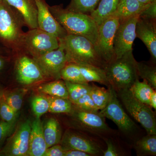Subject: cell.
<instances>
[{"label": "cell", "instance_id": "cell-1", "mask_svg": "<svg viewBox=\"0 0 156 156\" xmlns=\"http://www.w3.org/2000/svg\"><path fill=\"white\" fill-rule=\"evenodd\" d=\"M50 12L67 34L85 37L96 45L98 27L89 14L64 9L60 6L51 7Z\"/></svg>", "mask_w": 156, "mask_h": 156}, {"label": "cell", "instance_id": "cell-2", "mask_svg": "<svg viewBox=\"0 0 156 156\" xmlns=\"http://www.w3.org/2000/svg\"><path fill=\"white\" fill-rule=\"evenodd\" d=\"M103 69L110 86L117 92L130 89L139 79L137 62L133 55V50L106 63Z\"/></svg>", "mask_w": 156, "mask_h": 156}, {"label": "cell", "instance_id": "cell-3", "mask_svg": "<svg viewBox=\"0 0 156 156\" xmlns=\"http://www.w3.org/2000/svg\"><path fill=\"white\" fill-rule=\"evenodd\" d=\"M58 40L64 48L67 63L89 64L104 67L106 63L97 53L95 45L87 38L67 34Z\"/></svg>", "mask_w": 156, "mask_h": 156}, {"label": "cell", "instance_id": "cell-4", "mask_svg": "<svg viewBox=\"0 0 156 156\" xmlns=\"http://www.w3.org/2000/svg\"><path fill=\"white\" fill-rule=\"evenodd\" d=\"M127 111L144 128L148 134H156L155 115L151 107L137 100L129 89L117 92Z\"/></svg>", "mask_w": 156, "mask_h": 156}, {"label": "cell", "instance_id": "cell-5", "mask_svg": "<svg viewBox=\"0 0 156 156\" xmlns=\"http://www.w3.org/2000/svg\"><path fill=\"white\" fill-rule=\"evenodd\" d=\"M119 23V19L115 13L104 21L98 27L95 49L105 63L115 58L114 39Z\"/></svg>", "mask_w": 156, "mask_h": 156}, {"label": "cell", "instance_id": "cell-6", "mask_svg": "<svg viewBox=\"0 0 156 156\" xmlns=\"http://www.w3.org/2000/svg\"><path fill=\"white\" fill-rule=\"evenodd\" d=\"M21 39L23 46L34 57L56 50L59 45L57 37L38 28L31 30Z\"/></svg>", "mask_w": 156, "mask_h": 156}, {"label": "cell", "instance_id": "cell-7", "mask_svg": "<svg viewBox=\"0 0 156 156\" xmlns=\"http://www.w3.org/2000/svg\"><path fill=\"white\" fill-rule=\"evenodd\" d=\"M109 98L106 107L99 111V114L111 120L121 131L130 133L135 130L136 125L126 114L120 103L115 90L111 86L108 87Z\"/></svg>", "mask_w": 156, "mask_h": 156}, {"label": "cell", "instance_id": "cell-8", "mask_svg": "<svg viewBox=\"0 0 156 156\" xmlns=\"http://www.w3.org/2000/svg\"><path fill=\"white\" fill-rule=\"evenodd\" d=\"M139 14L119 20L114 39V49L115 58L133 50L132 46L136 38L135 27Z\"/></svg>", "mask_w": 156, "mask_h": 156}, {"label": "cell", "instance_id": "cell-9", "mask_svg": "<svg viewBox=\"0 0 156 156\" xmlns=\"http://www.w3.org/2000/svg\"><path fill=\"white\" fill-rule=\"evenodd\" d=\"M31 124L28 120L20 124L0 152L1 155L29 156Z\"/></svg>", "mask_w": 156, "mask_h": 156}, {"label": "cell", "instance_id": "cell-10", "mask_svg": "<svg viewBox=\"0 0 156 156\" xmlns=\"http://www.w3.org/2000/svg\"><path fill=\"white\" fill-rule=\"evenodd\" d=\"M45 76L56 80L61 79V72L67 63L64 48L61 44L56 50L41 56L34 57Z\"/></svg>", "mask_w": 156, "mask_h": 156}, {"label": "cell", "instance_id": "cell-11", "mask_svg": "<svg viewBox=\"0 0 156 156\" xmlns=\"http://www.w3.org/2000/svg\"><path fill=\"white\" fill-rule=\"evenodd\" d=\"M4 0H0V37L15 43L21 38L18 20L11 8Z\"/></svg>", "mask_w": 156, "mask_h": 156}, {"label": "cell", "instance_id": "cell-12", "mask_svg": "<svg viewBox=\"0 0 156 156\" xmlns=\"http://www.w3.org/2000/svg\"><path fill=\"white\" fill-rule=\"evenodd\" d=\"M15 73L17 82L29 86L43 80L45 76L34 59L24 56L17 59Z\"/></svg>", "mask_w": 156, "mask_h": 156}, {"label": "cell", "instance_id": "cell-13", "mask_svg": "<svg viewBox=\"0 0 156 156\" xmlns=\"http://www.w3.org/2000/svg\"><path fill=\"white\" fill-rule=\"evenodd\" d=\"M37 9L38 28L56 37L58 39L63 38L67 33L50 11L44 0H35Z\"/></svg>", "mask_w": 156, "mask_h": 156}, {"label": "cell", "instance_id": "cell-14", "mask_svg": "<svg viewBox=\"0 0 156 156\" xmlns=\"http://www.w3.org/2000/svg\"><path fill=\"white\" fill-rule=\"evenodd\" d=\"M76 109L73 108L70 113L73 114L85 131L98 135L110 132L111 129L107 125L104 117L99 112L85 111L76 108Z\"/></svg>", "mask_w": 156, "mask_h": 156}, {"label": "cell", "instance_id": "cell-15", "mask_svg": "<svg viewBox=\"0 0 156 156\" xmlns=\"http://www.w3.org/2000/svg\"><path fill=\"white\" fill-rule=\"evenodd\" d=\"M60 143L65 151H80L91 156L99 155L101 153L100 147L97 144L69 130L66 131Z\"/></svg>", "mask_w": 156, "mask_h": 156}, {"label": "cell", "instance_id": "cell-16", "mask_svg": "<svg viewBox=\"0 0 156 156\" xmlns=\"http://www.w3.org/2000/svg\"><path fill=\"white\" fill-rule=\"evenodd\" d=\"M136 37L145 45L154 61L156 59V20L139 17L135 27Z\"/></svg>", "mask_w": 156, "mask_h": 156}, {"label": "cell", "instance_id": "cell-17", "mask_svg": "<svg viewBox=\"0 0 156 156\" xmlns=\"http://www.w3.org/2000/svg\"><path fill=\"white\" fill-rule=\"evenodd\" d=\"M47 148L43 125L40 118H36L31 124L29 156H44Z\"/></svg>", "mask_w": 156, "mask_h": 156}, {"label": "cell", "instance_id": "cell-18", "mask_svg": "<svg viewBox=\"0 0 156 156\" xmlns=\"http://www.w3.org/2000/svg\"><path fill=\"white\" fill-rule=\"evenodd\" d=\"M16 9L24 22L31 29L38 28L37 20V9L35 0H4Z\"/></svg>", "mask_w": 156, "mask_h": 156}, {"label": "cell", "instance_id": "cell-19", "mask_svg": "<svg viewBox=\"0 0 156 156\" xmlns=\"http://www.w3.org/2000/svg\"><path fill=\"white\" fill-rule=\"evenodd\" d=\"M119 0H100L98 5L89 15L98 27L106 20L115 14Z\"/></svg>", "mask_w": 156, "mask_h": 156}, {"label": "cell", "instance_id": "cell-20", "mask_svg": "<svg viewBox=\"0 0 156 156\" xmlns=\"http://www.w3.org/2000/svg\"><path fill=\"white\" fill-rule=\"evenodd\" d=\"M77 65L81 73L88 83L96 82L105 85L108 87H109L110 84L103 68L89 64Z\"/></svg>", "mask_w": 156, "mask_h": 156}, {"label": "cell", "instance_id": "cell-21", "mask_svg": "<svg viewBox=\"0 0 156 156\" xmlns=\"http://www.w3.org/2000/svg\"><path fill=\"white\" fill-rule=\"evenodd\" d=\"M43 131L48 148L60 143L62 130L57 119L53 118L49 119L43 126Z\"/></svg>", "mask_w": 156, "mask_h": 156}, {"label": "cell", "instance_id": "cell-22", "mask_svg": "<svg viewBox=\"0 0 156 156\" xmlns=\"http://www.w3.org/2000/svg\"><path fill=\"white\" fill-rule=\"evenodd\" d=\"M148 5H142L137 0H119L116 14L119 20L126 19L139 14Z\"/></svg>", "mask_w": 156, "mask_h": 156}, {"label": "cell", "instance_id": "cell-23", "mask_svg": "<svg viewBox=\"0 0 156 156\" xmlns=\"http://www.w3.org/2000/svg\"><path fill=\"white\" fill-rule=\"evenodd\" d=\"M38 90L40 92L50 96L69 99L65 83L59 80L42 85L39 87Z\"/></svg>", "mask_w": 156, "mask_h": 156}, {"label": "cell", "instance_id": "cell-24", "mask_svg": "<svg viewBox=\"0 0 156 156\" xmlns=\"http://www.w3.org/2000/svg\"><path fill=\"white\" fill-rule=\"evenodd\" d=\"M135 148L140 156H156V134H148L139 140Z\"/></svg>", "mask_w": 156, "mask_h": 156}, {"label": "cell", "instance_id": "cell-25", "mask_svg": "<svg viewBox=\"0 0 156 156\" xmlns=\"http://www.w3.org/2000/svg\"><path fill=\"white\" fill-rule=\"evenodd\" d=\"M129 89L137 100L149 106L150 98L154 89L147 82H141L138 79Z\"/></svg>", "mask_w": 156, "mask_h": 156}, {"label": "cell", "instance_id": "cell-26", "mask_svg": "<svg viewBox=\"0 0 156 156\" xmlns=\"http://www.w3.org/2000/svg\"><path fill=\"white\" fill-rule=\"evenodd\" d=\"M61 78L64 81L76 83L88 84L84 79L77 64L67 63L61 72Z\"/></svg>", "mask_w": 156, "mask_h": 156}, {"label": "cell", "instance_id": "cell-27", "mask_svg": "<svg viewBox=\"0 0 156 156\" xmlns=\"http://www.w3.org/2000/svg\"><path fill=\"white\" fill-rule=\"evenodd\" d=\"M50 101L49 112L52 113L70 114L73 111V104L69 99L54 96L48 97Z\"/></svg>", "mask_w": 156, "mask_h": 156}, {"label": "cell", "instance_id": "cell-28", "mask_svg": "<svg viewBox=\"0 0 156 156\" xmlns=\"http://www.w3.org/2000/svg\"><path fill=\"white\" fill-rule=\"evenodd\" d=\"M69 94V99L73 103L79 98L90 93L91 86L88 84L76 83L64 81Z\"/></svg>", "mask_w": 156, "mask_h": 156}, {"label": "cell", "instance_id": "cell-29", "mask_svg": "<svg viewBox=\"0 0 156 156\" xmlns=\"http://www.w3.org/2000/svg\"><path fill=\"white\" fill-rule=\"evenodd\" d=\"M89 94L99 111L103 109L106 107L109 98L108 89L93 85L91 86Z\"/></svg>", "mask_w": 156, "mask_h": 156}, {"label": "cell", "instance_id": "cell-30", "mask_svg": "<svg viewBox=\"0 0 156 156\" xmlns=\"http://www.w3.org/2000/svg\"><path fill=\"white\" fill-rule=\"evenodd\" d=\"M137 69L139 77L152 87L156 89V69L155 66L147 64L145 62H137Z\"/></svg>", "mask_w": 156, "mask_h": 156}, {"label": "cell", "instance_id": "cell-31", "mask_svg": "<svg viewBox=\"0 0 156 156\" xmlns=\"http://www.w3.org/2000/svg\"><path fill=\"white\" fill-rule=\"evenodd\" d=\"M100 0H71L67 9L71 11L89 14L98 5Z\"/></svg>", "mask_w": 156, "mask_h": 156}, {"label": "cell", "instance_id": "cell-32", "mask_svg": "<svg viewBox=\"0 0 156 156\" xmlns=\"http://www.w3.org/2000/svg\"><path fill=\"white\" fill-rule=\"evenodd\" d=\"M31 106L34 114L37 118H40L49 112L50 101L48 97L43 95H37L33 98Z\"/></svg>", "mask_w": 156, "mask_h": 156}, {"label": "cell", "instance_id": "cell-33", "mask_svg": "<svg viewBox=\"0 0 156 156\" xmlns=\"http://www.w3.org/2000/svg\"><path fill=\"white\" fill-rule=\"evenodd\" d=\"M24 92L22 90H16L4 96L7 103L17 113L22 107Z\"/></svg>", "mask_w": 156, "mask_h": 156}, {"label": "cell", "instance_id": "cell-34", "mask_svg": "<svg viewBox=\"0 0 156 156\" xmlns=\"http://www.w3.org/2000/svg\"><path fill=\"white\" fill-rule=\"evenodd\" d=\"M5 95L0 103V117L2 121L9 123L17 122L18 113L16 112L6 102Z\"/></svg>", "mask_w": 156, "mask_h": 156}, {"label": "cell", "instance_id": "cell-35", "mask_svg": "<svg viewBox=\"0 0 156 156\" xmlns=\"http://www.w3.org/2000/svg\"><path fill=\"white\" fill-rule=\"evenodd\" d=\"M76 108L85 111L98 113L99 110L92 100L90 94L84 95L73 104Z\"/></svg>", "mask_w": 156, "mask_h": 156}, {"label": "cell", "instance_id": "cell-36", "mask_svg": "<svg viewBox=\"0 0 156 156\" xmlns=\"http://www.w3.org/2000/svg\"><path fill=\"white\" fill-rule=\"evenodd\" d=\"M16 122L9 123L2 120L0 122V147L5 140L11 136L14 131Z\"/></svg>", "mask_w": 156, "mask_h": 156}, {"label": "cell", "instance_id": "cell-37", "mask_svg": "<svg viewBox=\"0 0 156 156\" xmlns=\"http://www.w3.org/2000/svg\"><path fill=\"white\" fill-rule=\"evenodd\" d=\"M139 17L144 19L156 20V0L150 3L139 14Z\"/></svg>", "mask_w": 156, "mask_h": 156}, {"label": "cell", "instance_id": "cell-38", "mask_svg": "<svg viewBox=\"0 0 156 156\" xmlns=\"http://www.w3.org/2000/svg\"><path fill=\"white\" fill-rule=\"evenodd\" d=\"M65 153L61 145L57 144L48 148L44 156H64Z\"/></svg>", "mask_w": 156, "mask_h": 156}, {"label": "cell", "instance_id": "cell-39", "mask_svg": "<svg viewBox=\"0 0 156 156\" xmlns=\"http://www.w3.org/2000/svg\"><path fill=\"white\" fill-rule=\"evenodd\" d=\"M107 145V149L103 152L104 156H118L119 155L118 151L117 150L114 145L110 140H105Z\"/></svg>", "mask_w": 156, "mask_h": 156}, {"label": "cell", "instance_id": "cell-40", "mask_svg": "<svg viewBox=\"0 0 156 156\" xmlns=\"http://www.w3.org/2000/svg\"><path fill=\"white\" fill-rule=\"evenodd\" d=\"M90 154L78 150L65 151L64 156H90Z\"/></svg>", "mask_w": 156, "mask_h": 156}, {"label": "cell", "instance_id": "cell-41", "mask_svg": "<svg viewBox=\"0 0 156 156\" xmlns=\"http://www.w3.org/2000/svg\"><path fill=\"white\" fill-rule=\"evenodd\" d=\"M149 106L155 110L156 109V92L154 90L151 94L150 98Z\"/></svg>", "mask_w": 156, "mask_h": 156}, {"label": "cell", "instance_id": "cell-42", "mask_svg": "<svg viewBox=\"0 0 156 156\" xmlns=\"http://www.w3.org/2000/svg\"><path fill=\"white\" fill-rule=\"evenodd\" d=\"M140 4L143 5H147L151 3L154 0H137Z\"/></svg>", "mask_w": 156, "mask_h": 156}, {"label": "cell", "instance_id": "cell-43", "mask_svg": "<svg viewBox=\"0 0 156 156\" xmlns=\"http://www.w3.org/2000/svg\"><path fill=\"white\" fill-rule=\"evenodd\" d=\"M5 65V60L4 58L0 57V71L2 69Z\"/></svg>", "mask_w": 156, "mask_h": 156}, {"label": "cell", "instance_id": "cell-44", "mask_svg": "<svg viewBox=\"0 0 156 156\" xmlns=\"http://www.w3.org/2000/svg\"><path fill=\"white\" fill-rule=\"evenodd\" d=\"M4 95L5 94H4L3 89H2V87H1V86H0V103H1V100H2V98Z\"/></svg>", "mask_w": 156, "mask_h": 156}]
</instances>
